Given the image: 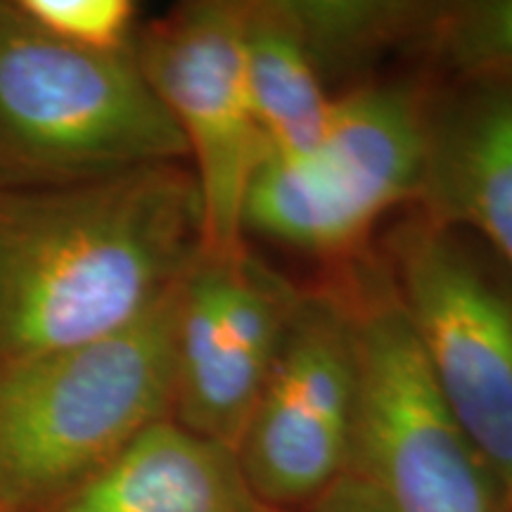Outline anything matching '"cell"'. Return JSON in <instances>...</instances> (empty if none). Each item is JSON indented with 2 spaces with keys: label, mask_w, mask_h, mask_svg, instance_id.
Segmentation results:
<instances>
[{
  "label": "cell",
  "mask_w": 512,
  "mask_h": 512,
  "mask_svg": "<svg viewBox=\"0 0 512 512\" xmlns=\"http://www.w3.org/2000/svg\"><path fill=\"white\" fill-rule=\"evenodd\" d=\"M202 249V197L183 162L0 190V366L126 328Z\"/></svg>",
  "instance_id": "cell-1"
},
{
  "label": "cell",
  "mask_w": 512,
  "mask_h": 512,
  "mask_svg": "<svg viewBox=\"0 0 512 512\" xmlns=\"http://www.w3.org/2000/svg\"><path fill=\"white\" fill-rule=\"evenodd\" d=\"M181 285L126 328L0 366V512H46L171 418Z\"/></svg>",
  "instance_id": "cell-2"
},
{
  "label": "cell",
  "mask_w": 512,
  "mask_h": 512,
  "mask_svg": "<svg viewBox=\"0 0 512 512\" xmlns=\"http://www.w3.org/2000/svg\"><path fill=\"white\" fill-rule=\"evenodd\" d=\"M188 162L136 57L48 36L0 0V190L62 188Z\"/></svg>",
  "instance_id": "cell-3"
},
{
  "label": "cell",
  "mask_w": 512,
  "mask_h": 512,
  "mask_svg": "<svg viewBox=\"0 0 512 512\" xmlns=\"http://www.w3.org/2000/svg\"><path fill=\"white\" fill-rule=\"evenodd\" d=\"M427 150L430 117L408 88L366 86L332 98L309 152L259 164L242 233L306 254L347 252L387 211L420 197Z\"/></svg>",
  "instance_id": "cell-4"
},
{
  "label": "cell",
  "mask_w": 512,
  "mask_h": 512,
  "mask_svg": "<svg viewBox=\"0 0 512 512\" xmlns=\"http://www.w3.org/2000/svg\"><path fill=\"white\" fill-rule=\"evenodd\" d=\"M354 323L358 396L347 475L392 512H503L501 486L441 399L392 285Z\"/></svg>",
  "instance_id": "cell-5"
},
{
  "label": "cell",
  "mask_w": 512,
  "mask_h": 512,
  "mask_svg": "<svg viewBox=\"0 0 512 512\" xmlns=\"http://www.w3.org/2000/svg\"><path fill=\"white\" fill-rule=\"evenodd\" d=\"M389 285L441 399L512 508V287L430 216L396 233Z\"/></svg>",
  "instance_id": "cell-6"
},
{
  "label": "cell",
  "mask_w": 512,
  "mask_h": 512,
  "mask_svg": "<svg viewBox=\"0 0 512 512\" xmlns=\"http://www.w3.org/2000/svg\"><path fill=\"white\" fill-rule=\"evenodd\" d=\"M245 3L192 0L138 29L133 57L181 133L202 197L204 252L245 247L242 209L264 162L245 69Z\"/></svg>",
  "instance_id": "cell-7"
},
{
  "label": "cell",
  "mask_w": 512,
  "mask_h": 512,
  "mask_svg": "<svg viewBox=\"0 0 512 512\" xmlns=\"http://www.w3.org/2000/svg\"><path fill=\"white\" fill-rule=\"evenodd\" d=\"M358 396L354 313L304 297L238 446L242 470L268 508L318 501L347 475Z\"/></svg>",
  "instance_id": "cell-8"
},
{
  "label": "cell",
  "mask_w": 512,
  "mask_h": 512,
  "mask_svg": "<svg viewBox=\"0 0 512 512\" xmlns=\"http://www.w3.org/2000/svg\"><path fill=\"white\" fill-rule=\"evenodd\" d=\"M299 299L247 247L202 249L178 299L171 418L238 451Z\"/></svg>",
  "instance_id": "cell-9"
},
{
  "label": "cell",
  "mask_w": 512,
  "mask_h": 512,
  "mask_svg": "<svg viewBox=\"0 0 512 512\" xmlns=\"http://www.w3.org/2000/svg\"><path fill=\"white\" fill-rule=\"evenodd\" d=\"M46 512H278L254 494L238 451L157 420Z\"/></svg>",
  "instance_id": "cell-10"
},
{
  "label": "cell",
  "mask_w": 512,
  "mask_h": 512,
  "mask_svg": "<svg viewBox=\"0 0 512 512\" xmlns=\"http://www.w3.org/2000/svg\"><path fill=\"white\" fill-rule=\"evenodd\" d=\"M420 197L430 219L477 233L512 273V83H477L430 117Z\"/></svg>",
  "instance_id": "cell-11"
},
{
  "label": "cell",
  "mask_w": 512,
  "mask_h": 512,
  "mask_svg": "<svg viewBox=\"0 0 512 512\" xmlns=\"http://www.w3.org/2000/svg\"><path fill=\"white\" fill-rule=\"evenodd\" d=\"M242 36L264 159L304 155L323 136L332 98L287 0L245 3Z\"/></svg>",
  "instance_id": "cell-12"
},
{
  "label": "cell",
  "mask_w": 512,
  "mask_h": 512,
  "mask_svg": "<svg viewBox=\"0 0 512 512\" xmlns=\"http://www.w3.org/2000/svg\"><path fill=\"white\" fill-rule=\"evenodd\" d=\"M320 76L380 55L420 31H432L439 5L389 0H287Z\"/></svg>",
  "instance_id": "cell-13"
},
{
  "label": "cell",
  "mask_w": 512,
  "mask_h": 512,
  "mask_svg": "<svg viewBox=\"0 0 512 512\" xmlns=\"http://www.w3.org/2000/svg\"><path fill=\"white\" fill-rule=\"evenodd\" d=\"M432 34L448 62L475 83H512V0L439 8Z\"/></svg>",
  "instance_id": "cell-14"
},
{
  "label": "cell",
  "mask_w": 512,
  "mask_h": 512,
  "mask_svg": "<svg viewBox=\"0 0 512 512\" xmlns=\"http://www.w3.org/2000/svg\"><path fill=\"white\" fill-rule=\"evenodd\" d=\"M38 29L95 55H124L136 41L138 5L131 0H17Z\"/></svg>",
  "instance_id": "cell-15"
},
{
  "label": "cell",
  "mask_w": 512,
  "mask_h": 512,
  "mask_svg": "<svg viewBox=\"0 0 512 512\" xmlns=\"http://www.w3.org/2000/svg\"><path fill=\"white\" fill-rule=\"evenodd\" d=\"M316 503V512H392L368 484L354 475L339 477Z\"/></svg>",
  "instance_id": "cell-16"
}]
</instances>
